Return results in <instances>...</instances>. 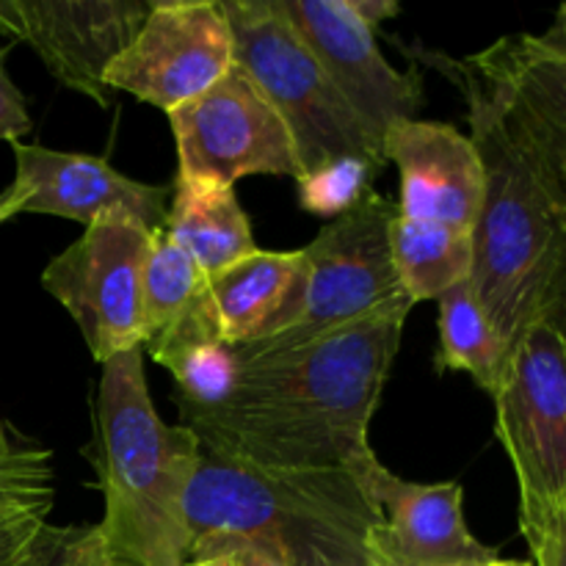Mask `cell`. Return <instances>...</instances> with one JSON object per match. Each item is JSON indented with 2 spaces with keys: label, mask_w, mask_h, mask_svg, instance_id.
<instances>
[{
  "label": "cell",
  "mask_w": 566,
  "mask_h": 566,
  "mask_svg": "<svg viewBox=\"0 0 566 566\" xmlns=\"http://www.w3.org/2000/svg\"><path fill=\"white\" fill-rule=\"evenodd\" d=\"M412 307L401 298L293 352L238 357L230 396L219 407L180 409V426L216 457L274 470H343L374 495L387 468L370 448V418Z\"/></svg>",
  "instance_id": "6da1fadb"
},
{
  "label": "cell",
  "mask_w": 566,
  "mask_h": 566,
  "mask_svg": "<svg viewBox=\"0 0 566 566\" xmlns=\"http://www.w3.org/2000/svg\"><path fill=\"white\" fill-rule=\"evenodd\" d=\"M409 59L434 66L459 88L470 142L484 166V199L473 230L475 296L509 346L566 307L564 171L520 130L473 59L401 44Z\"/></svg>",
  "instance_id": "7a4b0ae2"
},
{
  "label": "cell",
  "mask_w": 566,
  "mask_h": 566,
  "mask_svg": "<svg viewBox=\"0 0 566 566\" xmlns=\"http://www.w3.org/2000/svg\"><path fill=\"white\" fill-rule=\"evenodd\" d=\"M379 520V503L352 473L254 468L199 446L188 564L205 547L243 542L293 566H370L365 539Z\"/></svg>",
  "instance_id": "3957f363"
},
{
  "label": "cell",
  "mask_w": 566,
  "mask_h": 566,
  "mask_svg": "<svg viewBox=\"0 0 566 566\" xmlns=\"http://www.w3.org/2000/svg\"><path fill=\"white\" fill-rule=\"evenodd\" d=\"M199 440L160 420L144 374V348L103 363L94 403V470L105 501L111 566H188L186 503Z\"/></svg>",
  "instance_id": "277c9868"
},
{
  "label": "cell",
  "mask_w": 566,
  "mask_h": 566,
  "mask_svg": "<svg viewBox=\"0 0 566 566\" xmlns=\"http://www.w3.org/2000/svg\"><path fill=\"white\" fill-rule=\"evenodd\" d=\"M232 31L235 64L252 77L285 122L298 171L313 175L335 160H368L385 169V149L340 97L293 31L276 0H219Z\"/></svg>",
  "instance_id": "5b68a950"
},
{
  "label": "cell",
  "mask_w": 566,
  "mask_h": 566,
  "mask_svg": "<svg viewBox=\"0 0 566 566\" xmlns=\"http://www.w3.org/2000/svg\"><path fill=\"white\" fill-rule=\"evenodd\" d=\"M396 216L392 199L370 191L324 224L302 249L307 265L302 318L280 335L235 346L238 357L293 352L407 298L392 263L390 227Z\"/></svg>",
  "instance_id": "8992f818"
},
{
  "label": "cell",
  "mask_w": 566,
  "mask_h": 566,
  "mask_svg": "<svg viewBox=\"0 0 566 566\" xmlns=\"http://www.w3.org/2000/svg\"><path fill=\"white\" fill-rule=\"evenodd\" d=\"M497 437L520 486V531L528 539L566 497V340L553 321L512 348L495 396Z\"/></svg>",
  "instance_id": "52a82bcc"
},
{
  "label": "cell",
  "mask_w": 566,
  "mask_h": 566,
  "mask_svg": "<svg viewBox=\"0 0 566 566\" xmlns=\"http://www.w3.org/2000/svg\"><path fill=\"white\" fill-rule=\"evenodd\" d=\"M155 232L136 221H97L42 271V287L72 315L99 365L142 348L144 271Z\"/></svg>",
  "instance_id": "ba28073f"
},
{
  "label": "cell",
  "mask_w": 566,
  "mask_h": 566,
  "mask_svg": "<svg viewBox=\"0 0 566 566\" xmlns=\"http://www.w3.org/2000/svg\"><path fill=\"white\" fill-rule=\"evenodd\" d=\"M166 116L177 144V177L235 188L252 175H302L285 122L238 64Z\"/></svg>",
  "instance_id": "9c48e42d"
},
{
  "label": "cell",
  "mask_w": 566,
  "mask_h": 566,
  "mask_svg": "<svg viewBox=\"0 0 566 566\" xmlns=\"http://www.w3.org/2000/svg\"><path fill=\"white\" fill-rule=\"evenodd\" d=\"M232 64V31L219 0H158L108 66L105 88L169 114L208 92Z\"/></svg>",
  "instance_id": "30bf717a"
},
{
  "label": "cell",
  "mask_w": 566,
  "mask_h": 566,
  "mask_svg": "<svg viewBox=\"0 0 566 566\" xmlns=\"http://www.w3.org/2000/svg\"><path fill=\"white\" fill-rule=\"evenodd\" d=\"M293 31L326 72L332 86L385 144L396 122L418 119L423 108V81L415 70L398 72L381 55L370 31L346 0H276Z\"/></svg>",
  "instance_id": "8fae6325"
},
{
  "label": "cell",
  "mask_w": 566,
  "mask_h": 566,
  "mask_svg": "<svg viewBox=\"0 0 566 566\" xmlns=\"http://www.w3.org/2000/svg\"><path fill=\"white\" fill-rule=\"evenodd\" d=\"M158 0H0V31L31 44L72 92L111 103L105 72Z\"/></svg>",
  "instance_id": "7c38bea8"
},
{
  "label": "cell",
  "mask_w": 566,
  "mask_h": 566,
  "mask_svg": "<svg viewBox=\"0 0 566 566\" xmlns=\"http://www.w3.org/2000/svg\"><path fill=\"white\" fill-rule=\"evenodd\" d=\"M14 186L22 191V213L61 216L81 221H136L147 230L166 227L171 186H147L116 171L108 160L83 153L14 144Z\"/></svg>",
  "instance_id": "4fadbf2b"
},
{
  "label": "cell",
  "mask_w": 566,
  "mask_h": 566,
  "mask_svg": "<svg viewBox=\"0 0 566 566\" xmlns=\"http://www.w3.org/2000/svg\"><path fill=\"white\" fill-rule=\"evenodd\" d=\"M374 497L381 520L365 539L370 566H486L501 558L470 534L459 481L418 484L387 470Z\"/></svg>",
  "instance_id": "5bb4252c"
},
{
  "label": "cell",
  "mask_w": 566,
  "mask_h": 566,
  "mask_svg": "<svg viewBox=\"0 0 566 566\" xmlns=\"http://www.w3.org/2000/svg\"><path fill=\"white\" fill-rule=\"evenodd\" d=\"M385 160L398 166V216L475 230L484 199V166L468 133L446 122L407 119L385 133Z\"/></svg>",
  "instance_id": "9a60e30c"
},
{
  "label": "cell",
  "mask_w": 566,
  "mask_h": 566,
  "mask_svg": "<svg viewBox=\"0 0 566 566\" xmlns=\"http://www.w3.org/2000/svg\"><path fill=\"white\" fill-rule=\"evenodd\" d=\"M520 130L566 169V6L545 33H517L470 55Z\"/></svg>",
  "instance_id": "2e32d148"
},
{
  "label": "cell",
  "mask_w": 566,
  "mask_h": 566,
  "mask_svg": "<svg viewBox=\"0 0 566 566\" xmlns=\"http://www.w3.org/2000/svg\"><path fill=\"white\" fill-rule=\"evenodd\" d=\"M221 340L249 346L302 318L307 265L298 252H258L208 276Z\"/></svg>",
  "instance_id": "e0dca14e"
},
{
  "label": "cell",
  "mask_w": 566,
  "mask_h": 566,
  "mask_svg": "<svg viewBox=\"0 0 566 566\" xmlns=\"http://www.w3.org/2000/svg\"><path fill=\"white\" fill-rule=\"evenodd\" d=\"M208 337H221L208 276L164 230L155 232L144 271L142 348L155 359L169 348Z\"/></svg>",
  "instance_id": "ac0fdd59"
},
{
  "label": "cell",
  "mask_w": 566,
  "mask_h": 566,
  "mask_svg": "<svg viewBox=\"0 0 566 566\" xmlns=\"http://www.w3.org/2000/svg\"><path fill=\"white\" fill-rule=\"evenodd\" d=\"M164 232L197 263L205 276L258 252L247 210L235 188L177 177Z\"/></svg>",
  "instance_id": "d6986e66"
},
{
  "label": "cell",
  "mask_w": 566,
  "mask_h": 566,
  "mask_svg": "<svg viewBox=\"0 0 566 566\" xmlns=\"http://www.w3.org/2000/svg\"><path fill=\"white\" fill-rule=\"evenodd\" d=\"M55 501L53 453L17 437L0 464V566H22Z\"/></svg>",
  "instance_id": "ffe728a7"
},
{
  "label": "cell",
  "mask_w": 566,
  "mask_h": 566,
  "mask_svg": "<svg viewBox=\"0 0 566 566\" xmlns=\"http://www.w3.org/2000/svg\"><path fill=\"white\" fill-rule=\"evenodd\" d=\"M392 263L412 304L440 298L473 274V232L396 216L390 227Z\"/></svg>",
  "instance_id": "44dd1931"
},
{
  "label": "cell",
  "mask_w": 566,
  "mask_h": 566,
  "mask_svg": "<svg viewBox=\"0 0 566 566\" xmlns=\"http://www.w3.org/2000/svg\"><path fill=\"white\" fill-rule=\"evenodd\" d=\"M440 307V354L437 368L462 370L481 390L495 396L512 359V346L501 337L475 296L473 282H459L437 298Z\"/></svg>",
  "instance_id": "7402d4cb"
},
{
  "label": "cell",
  "mask_w": 566,
  "mask_h": 566,
  "mask_svg": "<svg viewBox=\"0 0 566 566\" xmlns=\"http://www.w3.org/2000/svg\"><path fill=\"white\" fill-rule=\"evenodd\" d=\"M155 363L164 365L177 381V409L219 407L235 387L241 363L235 346L221 337L182 343L169 348Z\"/></svg>",
  "instance_id": "603a6c76"
},
{
  "label": "cell",
  "mask_w": 566,
  "mask_h": 566,
  "mask_svg": "<svg viewBox=\"0 0 566 566\" xmlns=\"http://www.w3.org/2000/svg\"><path fill=\"white\" fill-rule=\"evenodd\" d=\"M379 166L368 160H335L313 175L298 177V202L315 216H343L370 193V182L379 175Z\"/></svg>",
  "instance_id": "cb8c5ba5"
},
{
  "label": "cell",
  "mask_w": 566,
  "mask_h": 566,
  "mask_svg": "<svg viewBox=\"0 0 566 566\" xmlns=\"http://www.w3.org/2000/svg\"><path fill=\"white\" fill-rule=\"evenodd\" d=\"M22 566H111L99 525H48Z\"/></svg>",
  "instance_id": "d4e9b609"
},
{
  "label": "cell",
  "mask_w": 566,
  "mask_h": 566,
  "mask_svg": "<svg viewBox=\"0 0 566 566\" xmlns=\"http://www.w3.org/2000/svg\"><path fill=\"white\" fill-rule=\"evenodd\" d=\"M534 566H566V497L528 536Z\"/></svg>",
  "instance_id": "484cf974"
},
{
  "label": "cell",
  "mask_w": 566,
  "mask_h": 566,
  "mask_svg": "<svg viewBox=\"0 0 566 566\" xmlns=\"http://www.w3.org/2000/svg\"><path fill=\"white\" fill-rule=\"evenodd\" d=\"M31 133V116H28L25 97L11 83L6 72V48L0 44V142H14Z\"/></svg>",
  "instance_id": "4316f807"
},
{
  "label": "cell",
  "mask_w": 566,
  "mask_h": 566,
  "mask_svg": "<svg viewBox=\"0 0 566 566\" xmlns=\"http://www.w3.org/2000/svg\"><path fill=\"white\" fill-rule=\"evenodd\" d=\"M188 566H293L243 542H219L193 556Z\"/></svg>",
  "instance_id": "83f0119b"
},
{
  "label": "cell",
  "mask_w": 566,
  "mask_h": 566,
  "mask_svg": "<svg viewBox=\"0 0 566 566\" xmlns=\"http://www.w3.org/2000/svg\"><path fill=\"white\" fill-rule=\"evenodd\" d=\"M346 3L370 31H376L381 22H387L390 17H396L401 11V6L396 0H346Z\"/></svg>",
  "instance_id": "f1b7e54d"
},
{
  "label": "cell",
  "mask_w": 566,
  "mask_h": 566,
  "mask_svg": "<svg viewBox=\"0 0 566 566\" xmlns=\"http://www.w3.org/2000/svg\"><path fill=\"white\" fill-rule=\"evenodd\" d=\"M17 213H22V191L20 186L11 182L9 188L0 191V224H6L9 219H14Z\"/></svg>",
  "instance_id": "f546056e"
},
{
  "label": "cell",
  "mask_w": 566,
  "mask_h": 566,
  "mask_svg": "<svg viewBox=\"0 0 566 566\" xmlns=\"http://www.w3.org/2000/svg\"><path fill=\"white\" fill-rule=\"evenodd\" d=\"M14 442H17V437L11 434L9 426L0 423V464L6 462V457H9V453H11V448H14Z\"/></svg>",
  "instance_id": "4dcf8cb0"
},
{
  "label": "cell",
  "mask_w": 566,
  "mask_h": 566,
  "mask_svg": "<svg viewBox=\"0 0 566 566\" xmlns=\"http://www.w3.org/2000/svg\"><path fill=\"white\" fill-rule=\"evenodd\" d=\"M486 566H534V564H523V562H503V558H497L495 564H486Z\"/></svg>",
  "instance_id": "1f68e13d"
},
{
  "label": "cell",
  "mask_w": 566,
  "mask_h": 566,
  "mask_svg": "<svg viewBox=\"0 0 566 566\" xmlns=\"http://www.w3.org/2000/svg\"><path fill=\"white\" fill-rule=\"evenodd\" d=\"M553 324H556V326H562V329H566V307H564V313L558 315L556 321H553Z\"/></svg>",
  "instance_id": "d6a6232c"
},
{
  "label": "cell",
  "mask_w": 566,
  "mask_h": 566,
  "mask_svg": "<svg viewBox=\"0 0 566 566\" xmlns=\"http://www.w3.org/2000/svg\"><path fill=\"white\" fill-rule=\"evenodd\" d=\"M558 329H562V326H558ZM562 335H564V340H566V329H562Z\"/></svg>",
  "instance_id": "836d02e7"
},
{
  "label": "cell",
  "mask_w": 566,
  "mask_h": 566,
  "mask_svg": "<svg viewBox=\"0 0 566 566\" xmlns=\"http://www.w3.org/2000/svg\"><path fill=\"white\" fill-rule=\"evenodd\" d=\"M564 171V182H566V169H562Z\"/></svg>",
  "instance_id": "e575fe53"
}]
</instances>
